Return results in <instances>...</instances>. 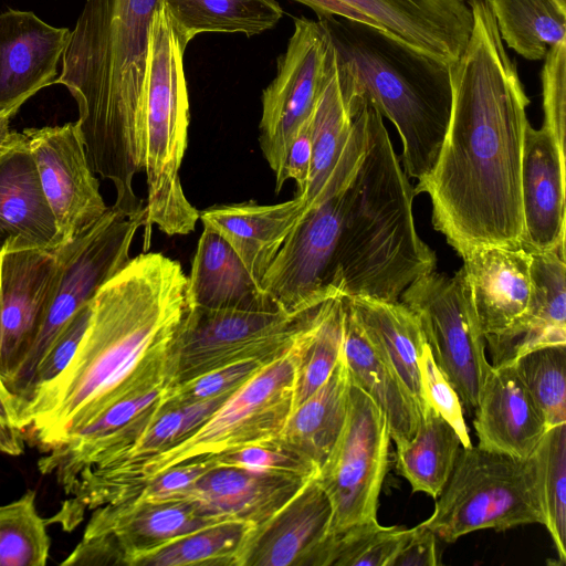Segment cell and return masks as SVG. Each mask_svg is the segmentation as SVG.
<instances>
[{"label":"cell","mask_w":566,"mask_h":566,"mask_svg":"<svg viewBox=\"0 0 566 566\" xmlns=\"http://www.w3.org/2000/svg\"><path fill=\"white\" fill-rule=\"evenodd\" d=\"M468 1L473 24L462 54L450 64L447 130L432 168L415 188L429 196L433 228L460 256L479 245L521 247L530 125V99L486 0Z\"/></svg>","instance_id":"cell-1"},{"label":"cell","mask_w":566,"mask_h":566,"mask_svg":"<svg viewBox=\"0 0 566 566\" xmlns=\"http://www.w3.org/2000/svg\"><path fill=\"white\" fill-rule=\"evenodd\" d=\"M533 296L526 313L502 333L485 336L493 366L513 364L546 346H566L565 245L532 253Z\"/></svg>","instance_id":"cell-24"},{"label":"cell","mask_w":566,"mask_h":566,"mask_svg":"<svg viewBox=\"0 0 566 566\" xmlns=\"http://www.w3.org/2000/svg\"><path fill=\"white\" fill-rule=\"evenodd\" d=\"M24 447L17 405L0 378V452L17 457L23 453Z\"/></svg>","instance_id":"cell-50"},{"label":"cell","mask_w":566,"mask_h":566,"mask_svg":"<svg viewBox=\"0 0 566 566\" xmlns=\"http://www.w3.org/2000/svg\"><path fill=\"white\" fill-rule=\"evenodd\" d=\"M509 49L532 61L566 41V11L554 0H486Z\"/></svg>","instance_id":"cell-34"},{"label":"cell","mask_w":566,"mask_h":566,"mask_svg":"<svg viewBox=\"0 0 566 566\" xmlns=\"http://www.w3.org/2000/svg\"><path fill=\"white\" fill-rule=\"evenodd\" d=\"M565 149L544 127L526 128L521 199L523 235L521 247L543 253L565 245Z\"/></svg>","instance_id":"cell-21"},{"label":"cell","mask_w":566,"mask_h":566,"mask_svg":"<svg viewBox=\"0 0 566 566\" xmlns=\"http://www.w3.org/2000/svg\"><path fill=\"white\" fill-rule=\"evenodd\" d=\"M389 441L385 415L352 382L346 422L317 474L333 506L331 535L377 520Z\"/></svg>","instance_id":"cell-11"},{"label":"cell","mask_w":566,"mask_h":566,"mask_svg":"<svg viewBox=\"0 0 566 566\" xmlns=\"http://www.w3.org/2000/svg\"><path fill=\"white\" fill-rule=\"evenodd\" d=\"M35 492L0 505V566H44L51 541L35 505Z\"/></svg>","instance_id":"cell-38"},{"label":"cell","mask_w":566,"mask_h":566,"mask_svg":"<svg viewBox=\"0 0 566 566\" xmlns=\"http://www.w3.org/2000/svg\"><path fill=\"white\" fill-rule=\"evenodd\" d=\"M463 272L485 336L504 332L527 311L533 296L532 253L504 245H479L464 255Z\"/></svg>","instance_id":"cell-22"},{"label":"cell","mask_w":566,"mask_h":566,"mask_svg":"<svg viewBox=\"0 0 566 566\" xmlns=\"http://www.w3.org/2000/svg\"><path fill=\"white\" fill-rule=\"evenodd\" d=\"M216 467L214 458L192 460L176 465L140 483L123 500L133 499L137 502L178 501L203 474Z\"/></svg>","instance_id":"cell-47"},{"label":"cell","mask_w":566,"mask_h":566,"mask_svg":"<svg viewBox=\"0 0 566 566\" xmlns=\"http://www.w3.org/2000/svg\"><path fill=\"white\" fill-rule=\"evenodd\" d=\"M230 395L178 406L165 402L157 418L125 451L84 469L77 476L83 473L103 474L124 470L167 450L207 420Z\"/></svg>","instance_id":"cell-35"},{"label":"cell","mask_w":566,"mask_h":566,"mask_svg":"<svg viewBox=\"0 0 566 566\" xmlns=\"http://www.w3.org/2000/svg\"><path fill=\"white\" fill-rule=\"evenodd\" d=\"M62 243L27 137L12 130L0 148V253Z\"/></svg>","instance_id":"cell-20"},{"label":"cell","mask_w":566,"mask_h":566,"mask_svg":"<svg viewBox=\"0 0 566 566\" xmlns=\"http://www.w3.org/2000/svg\"><path fill=\"white\" fill-rule=\"evenodd\" d=\"M62 242L88 230L106 212L76 122L23 130Z\"/></svg>","instance_id":"cell-16"},{"label":"cell","mask_w":566,"mask_h":566,"mask_svg":"<svg viewBox=\"0 0 566 566\" xmlns=\"http://www.w3.org/2000/svg\"><path fill=\"white\" fill-rule=\"evenodd\" d=\"M71 39L33 12L0 13V111L11 114L41 88L54 83L56 66Z\"/></svg>","instance_id":"cell-18"},{"label":"cell","mask_w":566,"mask_h":566,"mask_svg":"<svg viewBox=\"0 0 566 566\" xmlns=\"http://www.w3.org/2000/svg\"><path fill=\"white\" fill-rule=\"evenodd\" d=\"M438 564L437 536L421 522L409 528L389 566H436Z\"/></svg>","instance_id":"cell-49"},{"label":"cell","mask_w":566,"mask_h":566,"mask_svg":"<svg viewBox=\"0 0 566 566\" xmlns=\"http://www.w3.org/2000/svg\"><path fill=\"white\" fill-rule=\"evenodd\" d=\"M187 276L161 253H142L92 300L83 339L62 374L19 410L25 442L45 452L113 403L165 385L188 310Z\"/></svg>","instance_id":"cell-2"},{"label":"cell","mask_w":566,"mask_h":566,"mask_svg":"<svg viewBox=\"0 0 566 566\" xmlns=\"http://www.w3.org/2000/svg\"><path fill=\"white\" fill-rule=\"evenodd\" d=\"M11 117V114L0 111V148L6 145L12 133L9 127Z\"/></svg>","instance_id":"cell-51"},{"label":"cell","mask_w":566,"mask_h":566,"mask_svg":"<svg viewBox=\"0 0 566 566\" xmlns=\"http://www.w3.org/2000/svg\"><path fill=\"white\" fill-rule=\"evenodd\" d=\"M415 196L382 116L369 102L365 154L347 189L336 252L343 296L398 301L436 270V253L416 230Z\"/></svg>","instance_id":"cell-4"},{"label":"cell","mask_w":566,"mask_h":566,"mask_svg":"<svg viewBox=\"0 0 566 566\" xmlns=\"http://www.w3.org/2000/svg\"><path fill=\"white\" fill-rule=\"evenodd\" d=\"M345 303L342 295L322 303L307 327L296 371L293 409L331 376L344 340Z\"/></svg>","instance_id":"cell-37"},{"label":"cell","mask_w":566,"mask_h":566,"mask_svg":"<svg viewBox=\"0 0 566 566\" xmlns=\"http://www.w3.org/2000/svg\"><path fill=\"white\" fill-rule=\"evenodd\" d=\"M352 111L344 95L336 56L312 114L313 155L307 187L302 196L305 212L315 206L345 151Z\"/></svg>","instance_id":"cell-33"},{"label":"cell","mask_w":566,"mask_h":566,"mask_svg":"<svg viewBox=\"0 0 566 566\" xmlns=\"http://www.w3.org/2000/svg\"><path fill=\"white\" fill-rule=\"evenodd\" d=\"M317 307L300 314L188 308L169 353V385L248 359L283 354L308 326Z\"/></svg>","instance_id":"cell-9"},{"label":"cell","mask_w":566,"mask_h":566,"mask_svg":"<svg viewBox=\"0 0 566 566\" xmlns=\"http://www.w3.org/2000/svg\"><path fill=\"white\" fill-rule=\"evenodd\" d=\"M334 63V48L322 20L294 19V31L277 73L262 94L260 148L279 192L290 144L312 114Z\"/></svg>","instance_id":"cell-12"},{"label":"cell","mask_w":566,"mask_h":566,"mask_svg":"<svg viewBox=\"0 0 566 566\" xmlns=\"http://www.w3.org/2000/svg\"><path fill=\"white\" fill-rule=\"evenodd\" d=\"M473 413L478 447L520 459L535 453L548 429L514 364L491 365Z\"/></svg>","instance_id":"cell-23"},{"label":"cell","mask_w":566,"mask_h":566,"mask_svg":"<svg viewBox=\"0 0 566 566\" xmlns=\"http://www.w3.org/2000/svg\"><path fill=\"white\" fill-rule=\"evenodd\" d=\"M423 401L429 403L458 433L463 448L472 446L460 398L437 366L428 344L419 358Z\"/></svg>","instance_id":"cell-44"},{"label":"cell","mask_w":566,"mask_h":566,"mask_svg":"<svg viewBox=\"0 0 566 566\" xmlns=\"http://www.w3.org/2000/svg\"><path fill=\"white\" fill-rule=\"evenodd\" d=\"M345 303L343 356L352 382L363 389L386 417L390 439L399 449L411 441L420 410L392 367L366 335L348 300Z\"/></svg>","instance_id":"cell-27"},{"label":"cell","mask_w":566,"mask_h":566,"mask_svg":"<svg viewBox=\"0 0 566 566\" xmlns=\"http://www.w3.org/2000/svg\"><path fill=\"white\" fill-rule=\"evenodd\" d=\"M312 114L294 135L287 150L284 167V180L293 179L295 181L297 187L296 196L304 193L311 172L313 155Z\"/></svg>","instance_id":"cell-48"},{"label":"cell","mask_w":566,"mask_h":566,"mask_svg":"<svg viewBox=\"0 0 566 566\" xmlns=\"http://www.w3.org/2000/svg\"><path fill=\"white\" fill-rule=\"evenodd\" d=\"M308 480L233 467H216L178 501H191L211 516L247 522L255 527L276 513Z\"/></svg>","instance_id":"cell-25"},{"label":"cell","mask_w":566,"mask_h":566,"mask_svg":"<svg viewBox=\"0 0 566 566\" xmlns=\"http://www.w3.org/2000/svg\"><path fill=\"white\" fill-rule=\"evenodd\" d=\"M318 18L359 22L448 64L469 41L473 17L468 0H294Z\"/></svg>","instance_id":"cell-14"},{"label":"cell","mask_w":566,"mask_h":566,"mask_svg":"<svg viewBox=\"0 0 566 566\" xmlns=\"http://www.w3.org/2000/svg\"><path fill=\"white\" fill-rule=\"evenodd\" d=\"M186 46L163 6L150 31L142 112L148 242L153 223L168 235L188 234L195 230L200 217V211L187 199L179 177L189 126V98L184 72Z\"/></svg>","instance_id":"cell-6"},{"label":"cell","mask_w":566,"mask_h":566,"mask_svg":"<svg viewBox=\"0 0 566 566\" xmlns=\"http://www.w3.org/2000/svg\"><path fill=\"white\" fill-rule=\"evenodd\" d=\"M253 527L242 521H223L143 555L133 566H238Z\"/></svg>","instance_id":"cell-36"},{"label":"cell","mask_w":566,"mask_h":566,"mask_svg":"<svg viewBox=\"0 0 566 566\" xmlns=\"http://www.w3.org/2000/svg\"><path fill=\"white\" fill-rule=\"evenodd\" d=\"M347 189L301 217L264 273L260 287L280 311L300 314L342 295L336 252Z\"/></svg>","instance_id":"cell-13"},{"label":"cell","mask_w":566,"mask_h":566,"mask_svg":"<svg viewBox=\"0 0 566 566\" xmlns=\"http://www.w3.org/2000/svg\"><path fill=\"white\" fill-rule=\"evenodd\" d=\"M400 297L418 316L433 359L463 410L473 413L491 364L463 269L453 276L434 271L423 275Z\"/></svg>","instance_id":"cell-10"},{"label":"cell","mask_w":566,"mask_h":566,"mask_svg":"<svg viewBox=\"0 0 566 566\" xmlns=\"http://www.w3.org/2000/svg\"><path fill=\"white\" fill-rule=\"evenodd\" d=\"M462 443L457 431L427 402L410 442L396 449V469L412 492L437 499L454 468Z\"/></svg>","instance_id":"cell-31"},{"label":"cell","mask_w":566,"mask_h":566,"mask_svg":"<svg viewBox=\"0 0 566 566\" xmlns=\"http://www.w3.org/2000/svg\"><path fill=\"white\" fill-rule=\"evenodd\" d=\"M217 467H233L259 472L312 479L319 468L279 438L214 458Z\"/></svg>","instance_id":"cell-42"},{"label":"cell","mask_w":566,"mask_h":566,"mask_svg":"<svg viewBox=\"0 0 566 566\" xmlns=\"http://www.w3.org/2000/svg\"><path fill=\"white\" fill-rule=\"evenodd\" d=\"M408 531L377 520L350 526L329 535L318 566H389Z\"/></svg>","instance_id":"cell-40"},{"label":"cell","mask_w":566,"mask_h":566,"mask_svg":"<svg viewBox=\"0 0 566 566\" xmlns=\"http://www.w3.org/2000/svg\"><path fill=\"white\" fill-rule=\"evenodd\" d=\"M542 69L543 126L565 149L566 41L551 48Z\"/></svg>","instance_id":"cell-45"},{"label":"cell","mask_w":566,"mask_h":566,"mask_svg":"<svg viewBox=\"0 0 566 566\" xmlns=\"http://www.w3.org/2000/svg\"><path fill=\"white\" fill-rule=\"evenodd\" d=\"M535 458L538 468L544 525L558 557L566 562V423L551 427L543 436Z\"/></svg>","instance_id":"cell-39"},{"label":"cell","mask_w":566,"mask_h":566,"mask_svg":"<svg viewBox=\"0 0 566 566\" xmlns=\"http://www.w3.org/2000/svg\"><path fill=\"white\" fill-rule=\"evenodd\" d=\"M146 227L145 207L127 214L108 207L101 219L81 233L66 256L40 332L22 364L6 384L17 409L24 403L34 373L45 352L72 317L99 287L130 260L137 230Z\"/></svg>","instance_id":"cell-8"},{"label":"cell","mask_w":566,"mask_h":566,"mask_svg":"<svg viewBox=\"0 0 566 566\" xmlns=\"http://www.w3.org/2000/svg\"><path fill=\"white\" fill-rule=\"evenodd\" d=\"M332 520L331 499L316 475L269 520L253 527L238 566H318Z\"/></svg>","instance_id":"cell-17"},{"label":"cell","mask_w":566,"mask_h":566,"mask_svg":"<svg viewBox=\"0 0 566 566\" xmlns=\"http://www.w3.org/2000/svg\"><path fill=\"white\" fill-rule=\"evenodd\" d=\"M557 6L563 10L566 11V0H554Z\"/></svg>","instance_id":"cell-52"},{"label":"cell","mask_w":566,"mask_h":566,"mask_svg":"<svg viewBox=\"0 0 566 566\" xmlns=\"http://www.w3.org/2000/svg\"><path fill=\"white\" fill-rule=\"evenodd\" d=\"M76 238L53 249L0 253V378L4 386L40 332L61 268Z\"/></svg>","instance_id":"cell-15"},{"label":"cell","mask_w":566,"mask_h":566,"mask_svg":"<svg viewBox=\"0 0 566 566\" xmlns=\"http://www.w3.org/2000/svg\"><path fill=\"white\" fill-rule=\"evenodd\" d=\"M350 385L342 352L327 380L292 410L279 439L321 469L346 422Z\"/></svg>","instance_id":"cell-30"},{"label":"cell","mask_w":566,"mask_h":566,"mask_svg":"<svg viewBox=\"0 0 566 566\" xmlns=\"http://www.w3.org/2000/svg\"><path fill=\"white\" fill-rule=\"evenodd\" d=\"M513 364L547 427L566 423V346L537 348Z\"/></svg>","instance_id":"cell-41"},{"label":"cell","mask_w":566,"mask_h":566,"mask_svg":"<svg viewBox=\"0 0 566 566\" xmlns=\"http://www.w3.org/2000/svg\"><path fill=\"white\" fill-rule=\"evenodd\" d=\"M186 298L188 308L280 311L230 244L205 227L187 277Z\"/></svg>","instance_id":"cell-28"},{"label":"cell","mask_w":566,"mask_h":566,"mask_svg":"<svg viewBox=\"0 0 566 566\" xmlns=\"http://www.w3.org/2000/svg\"><path fill=\"white\" fill-rule=\"evenodd\" d=\"M163 6V0H85L54 81L76 101L90 165L113 182V206L127 214L144 208L133 180L143 170L150 31Z\"/></svg>","instance_id":"cell-3"},{"label":"cell","mask_w":566,"mask_h":566,"mask_svg":"<svg viewBox=\"0 0 566 566\" xmlns=\"http://www.w3.org/2000/svg\"><path fill=\"white\" fill-rule=\"evenodd\" d=\"M276 357L248 359L170 386L166 403L178 406L230 395Z\"/></svg>","instance_id":"cell-43"},{"label":"cell","mask_w":566,"mask_h":566,"mask_svg":"<svg viewBox=\"0 0 566 566\" xmlns=\"http://www.w3.org/2000/svg\"><path fill=\"white\" fill-rule=\"evenodd\" d=\"M304 213L305 202L296 196L276 205L248 201L214 206L200 211L199 219L205 228L216 231L230 244L260 286L271 262Z\"/></svg>","instance_id":"cell-26"},{"label":"cell","mask_w":566,"mask_h":566,"mask_svg":"<svg viewBox=\"0 0 566 566\" xmlns=\"http://www.w3.org/2000/svg\"><path fill=\"white\" fill-rule=\"evenodd\" d=\"M438 497L422 523L446 543L480 530L544 525L535 454L520 459L473 444L462 447Z\"/></svg>","instance_id":"cell-7"},{"label":"cell","mask_w":566,"mask_h":566,"mask_svg":"<svg viewBox=\"0 0 566 566\" xmlns=\"http://www.w3.org/2000/svg\"><path fill=\"white\" fill-rule=\"evenodd\" d=\"M366 335L415 399L424 405L419 358L427 345L418 316L402 302L345 296Z\"/></svg>","instance_id":"cell-29"},{"label":"cell","mask_w":566,"mask_h":566,"mask_svg":"<svg viewBox=\"0 0 566 566\" xmlns=\"http://www.w3.org/2000/svg\"><path fill=\"white\" fill-rule=\"evenodd\" d=\"M163 4L186 45L203 32L256 35L273 28L283 15L276 0H163Z\"/></svg>","instance_id":"cell-32"},{"label":"cell","mask_w":566,"mask_h":566,"mask_svg":"<svg viewBox=\"0 0 566 566\" xmlns=\"http://www.w3.org/2000/svg\"><path fill=\"white\" fill-rule=\"evenodd\" d=\"M191 501L108 503L91 512L83 536H104L122 551L125 565L180 537L217 523Z\"/></svg>","instance_id":"cell-19"},{"label":"cell","mask_w":566,"mask_h":566,"mask_svg":"<svg viewBox=\"0 0 566 566\" xmlns=\"http://www.w3.org/2000/svg\"><path fill=\"white\" fill-rule=\"evenodd\" d=\"M91 315L92 301L81 308L56 336L42 357L34 373L28 397L19 410L35 391L57 378L67 367L83 339Z\"/></svg>","instance_id":"cell-46"},{"label":"cell","mask_w":566,"mask_h":566,"mask_svg":"<svg viewBox=\"0 0 566 566\" xmlns=\"http://www.w3.org/2000/svg\"><path fill=\"white\" fill-rule=\"evenodd\" d=\"M346 91L363 94L396 127L402 168L420 180L432 168L451 109L450 64L420 53L369 25L321 18Z\"/></svg>","instance_id":"cell-5"}]
</instances>
